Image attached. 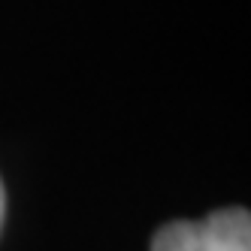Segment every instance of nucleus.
Listing matches in <instances>:
<instances>
[{
    "instance_id": "obj_1",
    "label": "nucleus",
    "mask_w": 251,
    "mask_h": 251,
    "mask_svg": "<svg viewBox=\"0 0 251 251\" xmlns=\"http://www.w3.org/2000/svg\"><path fill=\"white\" fill-rule=\"evenodd\" d=\"M151 251H251V215L221 209L203 221H173L157 230Z\"/></svg>"
},
{
    "instance_id": "obj_2",
    "label": "nucleus",
    "mask_w": 251,
    "mask_h": 251,
    "mask_svg": "<svg viewBox=\"0 0 251 251\" xmlns=\"http://www.w3.org/2000/svg\"><path fill=\"white\" fill-rule=\"evenodd\" d=\"M3 206H6V197H3V182H0V224H3Z\"/></svg>"
}]
</instances>
